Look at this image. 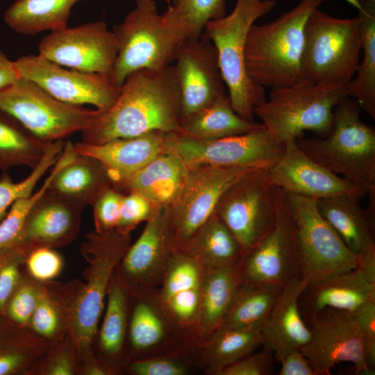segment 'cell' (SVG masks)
Segmentation results:
<instances>
[{
    "mask_svg": "<svg viewBox=\"0 0 375 375\" xmlns=\"http://www.w3.org/2000/svg\"><path fill=\"white\" fill-rule=\"evenodd\" d=\"M151 131L182 133L180 89L173 65L131 74L115 103L99 110L81 132V142L99 144Z\"/></svg>",
    "mask_w": 375,
    "mask_h": 375,
    "instance_id": "obj_1",
    "label": "cell"
},
{
    "mask_svg": "<svg viewBox=\"0 0 375 375\" xmlns=\"http://www.w3.org/2000/svg\"><path fill=\"white\" fill-rule=\"evenodd\" d=\"M324 0H301L278 18L250 28L245 45L247 74L259 85L278 88L303 80L305 26Z\"/></svg>",
    "mask_w": 375,
    "mask_h": 375,
    "instance_id": "obj_2",
    "label": "cell"
},
{
    "mask_svg": "<svg viewBox=\"0 0 375 375\" xmlns=\"http://www.w3.org/2000/svg\"><path fill=\"white\" fill-rule=\"evenodd\" d=\"M361 110L356 99L344 96L333 109L326 137L302 136L297 142L314 161L368 194L375 191V129L361 120Z\"/></svg>",
    "mask_w": 375,
    "mask_h": 375,
    "instance_id": "obj_3",
    "label": "cell"
},
{
    "mask_svg": "<svg viewBox=\"0 0 375 375\" xmlns=\"http://www.w3.org/2000/svg\"><path fill=\"white\" fill-rule=\"evenodd\" d=\"M277 4V0H236L229 14L209 22L203 33L217 50L219 67L232 107L249 121L254 120L255 107L267 97L265 88L253 82L246 70L247 35L255 22Z\"/></svg>",
    "mask_w": 375,
    "mask_h": 375,
    "instance_id": "obj_4",
    "label": "cell"
},
{
    "mask_svg": "<svg viewBox=\"0 0 375 375\" xmlns=\"http://www.w3.org/2000/svg\"><path fill=\"white\" fill-rule=\"evenodd\" d=\"M348 96L347 84H319L303 79L273 88L253 113L279 142L295 140L305 131L326 137L331 131L335 106Z\"/></svg>",
    "mask_w": 375,
    "mask_h": 375,
    "instance_id": "obj_5",
    "label": "cell"
},
{
    "mask_svg": "<svg viewBox=\"0 0 375 375\" xmlns=\"http://www.w3.org/2000/svg\"><path fill=\"white\" fill-rule=\"evenodd\" d=\"M124 20L113 26L117 54L111 81L121 87L133 72L172 65L186 40L158 12L154 0H137Z\"/></svg>",
    "mask_w": 375,
    "mask_h": 375,
    "instance_id": "obj_6",
    "label": "cell"
},
{
    "mask_svg": "<svg viewBox=\"0 0 375 375\" xmlns=\"http://www.w3.org/2000/svg\"><path fill=\"white\" fill-rule=\"evenodd\" d=\"M362 40L358 15L341 19L315 10L305 26L303 79L319 84H348L360 63Z\"/></svg>",
    "mask_w": 375,
    "mask_h": 375,
    "instance_id": "obj_7",
    "label": "cell"
},
{
    "mask_svg": "<svg viewBox=\"0 0 375 375\" xmlns=\"http://www.w3.org/2000/svg\"><path fill=\"white\" fill-rule=\"evenodd\" d=\"M130 235L116 230L93 232L82 246L90 266L87 283L77 297L72 314L71 329L79 353H85L97 333L105 297L115 267L130 247Z\"/></svg>",
    "mask_w": 375,
    "mask_h": 375,
    "instance_id": "obj_8",
    "label": "cell"
},
{
    "mask_svg": "<svg viewBox=\"0 0 375 375\" xmlns=\"http://www.w3.org/2000/svg\"><path fill=\"white\" fill-rule=\"evenodd\" d=\"M0 110L45 142L63 140L82 132L99 113L97 109L60 101L35 83L21 78L0 90Z\"/></svg>",
    "mask_w": 375,
    "mask_h": 375,
    "instance_id": "obj_9",
    "label": "cell"
},
{
    "mask_svg": "<svg viewBox=\"0 0 375 375\" xmlns=\"http://www.w3.org/2000/svg\"><path fill=\"white\" fill-rule=\"evenodd\" d=\"M282 190L267 171L252 170L232 183L220 197L215 212L237 239L243 253L255 247L273 228Z\"/></svg>",
    "mask_w": 375,
    "mask_h": 375,
    "instance_id": "obj_10",
    "label": "cell"
},
{
    "mask_svg": "<svg viewBox=\"0 0 375 375\" xmlns=\"http://www.w3.org/2000/svg\"><path fill=\"white\" fill-rule=\"evenodd\" d=\"M165 147L177 154L188 167L208 164L268 171L283 156L285 144L263 126L244 134L211 141L181 133H166Z\"/></svg>",
    "mask_w": 375,
    "mask_h": 375,
    "instance_id": "obj_11",
    "label": "cell"
},
{
    "mask_svg": "<svg viewBox=\"0 0 375 375\" xmlns=\"http://www.w3.org/2000/svg\"><path fill=\"white\" fill-rule=\"evenodd\" d=\"M285 194L297 229L302 281L308 285L331 274L358 268L360 257L348 249L320 215L316 200Z\"/></svg>",
    "mask_w": 375,
    "mask_h": 375,
    "instance_id": "obj_12",
    "label": "cell"
},
{
    "mask_svg": "<svg viewBox=\"0 0 375 375\" xmlns=\"http://www.w3.org/2000/svg\"><path fill=\"white\" fill-rule=\"evenodd\" d=\"M255 169L208 164L188 167L178 198L167 206L169 234L174 249L181 248L210 217L220 197L232 183Z\"/></svg>",
    "mask_w": 375,
    "mask_h": 375,
    "instance_id": "obj_13",
    "label": "cell"
},
{
    "mask_svg": "<svg viewBox=\"0 0 375 375\" xmlns=\"http://www.w3.org/2000/svg\"><path fill=\"white\" fill-rule=\"evenodd\" d=\"M301 257L295 223L282 190L272 230L243 253L238 265L241 283L284 285L301 277Z\"/></svg>",
    "mask_w": 375,
    "mask_h": 375,
    "instance_id": "obj_14",
    "label": "cell"
},
{
    "mask_svg": "<svg viewBox=\"0 0 375 375\" xmlns=\"http://www.w3.org/2000/svg\"><path fill=\"white\" fill-rule=\"evenodd\" d=\"M19 78L31 81L56 99L72 105H92L100 111L117 100L121 87L105 75L67 69L43 56H22L14 61Z\"/></svg>",
    "mask_w": 375,
    "mask_h": 375,
    "instance_id": "obj_15",
    "label": "cell"
},
{
    "mask_svg": "<svg viewBox=\"0 0 375 375\" xmlns=\"http://www.w3.org/2000/svg\"><path fill=\"white\" fill-rule=\"evenodd\" d=\"M38 51L39 55L62 67L110 78L117 42L106 23L97 21L51 31L41 40Z\"/></svg>",
    "mask_w": 375,
    "mask_h": 375,
    "instance_id": "obj_16",
    "label": "cell"
},
{
    "mask_svg": "<svg viewBox=\"0 0 375 375\" xmlns=\"http://www.w3.org/2000/svg\"><path fill=\"white\" fill-rule=\"evenodd\" d=\"M310 337L299 350L315 375H328L340 362H351L358 374H372L364 361L362 337L351 312L325 308L308 317Z\"/></svg>",
    "mask_w": 375,
    "mask_h": 375,
    "instance_id": "obj_17",
    "label": "cell"
},
{
    "mask_svg": "<svg viewBox=\"0 0 375 375\" xmlns=\"http://www.w3.org/2000/svg\"><path fill=\"white\" fill-rule=\"evenodd\" d=\"M173 65L181 94V123L226 95L217 50L203 34L186 40Z\"/></svg>",
    "mask_w": 375,
    "mask_h": 375,
    "instance_id": "obj_18",
    "label": "cell"
},
{
    "mask_svg": "<svg viewBox=\"0 0 375 375\" xmlns=\"http://www.w3.org/2000/svg\"><path fill=\"white\" fill-rule=\"evenodd\" d=\"M139 294L131 314L129 338L133 349L143 355L141 358L183 353L199 347V337L175 322L156 290L140 291Z\"/></svg>",
    "mask_w": 375,
    "mask_h": 375,
    "instance_id": "obj_19",
    "label": "cell"
},
{
    "mask_svg": "<svg viewBox=\"0 0 375 375\" xmlns=\"http://www.w3.org/2000/svg\"><path fill=\"white\" fill-rule=\"evenodd\" d=\"M270 182L286 194L318 199L347 194L363 197L367 192L307 156L297 140L285 143L280 160L267 171Z\"/></svg>",
    "mask_w": 375,
    "mask_h": 375,
    "instance_id": "obj_20",
    "label": "cell"
},
{
    "mask_svg": "<svg viewBox=\"0 0 375 375\" xmlns=\"http://www.w3.org/2000/svg\"><path fill=\"white\" fill-rule=\"evenodd\" d=\"M174 250L167 206L156 207L142 233L120 261L124 274L139 292L156 290Z\"/></svg>",
    "mask_w": 375,
    "mask_h": 375,
    "instance_id": "obj_21",
    "label": "cell"
},
{
    "mask_svg": "<svg viewBox=\"0 0 375 375\" xmlns=\"http://www.w3.org/2000/svg\"><path fill=\"white\" fill-rule=\"evenodd\" d=\"M83 209L47 190L31 209L13 247L28 253L37 247L71 241L78 231Z\"/></svg>",
    "mask_w": 375,
    "mask_h": 375,
    "instance_id": "obj_22",
    "label": "cell"
},
{
    "mask_svg": "<svg viewBox=\"0 0 375 375\" xmlns=\"http://www.w3.org/2000/svg\"><path fill=\"white\" fill-rule=\"evenodd\" d=\"M306 287L301 277L286 283L261 328L262 346L278 360L292 350L300 349L310 339V329L299 308L300 297Z\"/></svg>",
    "mask_w": 375,
    "mask_h": 375,
    "instance_id": "obj_23",
    "label": "cell"
},
{
    "mask_svg": "<svg viewBox=\"0 0 375 375\" xmlns=\"http://www.w3.org/2000/svg\"><path fill=\"white\" fill-rule=\"evenodd\" d=\"M367 195L369 204L366 209L360 204L362 197L358 196L341 194L316 199L320 215L359 257L375 249V192Z\"/></svg>",
    "mask_w": 375,
    "mask_h": 375,
    "instance_id": "obj_24",
    "label": "cell"
},
{
    "mask_svg": "<svg viewBox=\"0 0 375 375\" xmlns=\"http://www.w3.org/2000/svg\"><path fill=\"white\" fill-rule=\"evenodd\" d=\"M166 133L151 131L103 144H74L77 153L98 159L107 169L112 185L140 169L166 151Z\"/></svg>",
    "mask_w": 375,
    "mask_h": 375,
    "instance_id": "obj_25",
    "label": "cell"
},
{
    "mask_svg": "<svg viewBox=\"0 0 375 375\" xmlns=\"http://www.w3.org/2000/svg\"><path fill=\"white\" fill-rule=\"evenodd\" d=\"M188 172L183 160L173 151L166 150L112 187L124 194L138 192L156 207L169 206L178 198Z\"/></svg>",
    "mask_w": 375,
    "mask_h": 375,
    "instance_id": "obj_26",
    "label": "cell"
},
{
    "mask_svg": "<svg viewBox=\"0 0 375 375\" xmlns=\"http://www.w3.org/2000/svg\"><path fill=\"white\" fill-rule=\"evenodd\" d=\"M308 317L325 308L352 312L360 304L375 301V283L358 268L328 276L307 285Z\"/></svg>",
    "mask_w": 375,
    "mask_h": 375,
    "instance_id": "obj_27",
    "label": "cell"
},
{
    "mask_svg": "<svg viewBox=\"0 0 375 375\" xmlns=\"http://www.w3.org/2000/svg\"><path fill=\"white\" fill-rule=\"evenodd\" d=\"M112 187L108 172L98 159L78 153L57 172L47 190L84 208Z\"/></svg>",
    "mask_w": 375,
    "mask_h": 375,
    "instance_id": "obj_28",
    "label": "cell"
},
{
    "mask_svg": "<svg viewBox=\"0 0 375 375\" xmlns=\"http://www.w3.org/2000/svg\"><path fill=\"white\" fill-rule=\"evenodd\" d=\"M178 249L206 269L237 266L243 254L237 239L215 212Z\"/></svg>",
    "mask_w": 375,
    "mask_h": 375,
    "instance_id": "obj_29",
    "label": "cell"
},
{
    "mask_svg": "<svg viewBox=\"0 0 375 375\" xmlns=\"http://www.w3.org/2000/svg\"><path fill=\"white\" fill-rule=\"evenodd\" d=\"M240 283L238 265L206 269L197 327L201 343L221 326Z\"/></svg>",
    "mask_w": 375,
    "mask_h": 375,
    "instance_id": "obj_30",
    "label": "cell"
},
{
    "mask_svg": "<svg viewBox=\"0 0 375 375\" xmlns=\"http://www.w3.org/2000/svg\"><path fill=\"white\" fill-rule=\"evenodd\" d=\"M261 328L219 327L200 344V363L209 374L218 375L226 367L262 346Z\"/></svg>",
    "mask_w": 375,
    "mask_h": 375,
    "instance_id": "obj_31",
    "label": "cell"
},
{
    "mask_svg": "<svg viewBox=\"0 0 375 375\" xmlns=\"http://www.w3.org/2000/svg\"><path fill=\"white\" fill-rule=\"evenodd\" d=\"M263 126L261 122L240 117L232 107L228 95L221 97L181 123L182 133L206 141L244 134Z\"/></svg>",
    "mask_w": 375,
    "mask_h": 375,
    "instance_id": "obj_32",
    "label": "cell"
},
{
    "mask_svg": "<svg viewBox=\"0 0 375 375\" xmlns=\"http://www.w3.org/2000/svg\"><path fill=\"white\" fill-rule=\"evenodd\" d=\"M81 0H16L4 21L15 32L33 35L67 26L71 9Z\"/></svg>",
    "mask_w": 375,
    "mask_h": 375,
    "instance_id": "obj_33",
    "label": "cell"
},
{
    "mask_svg": "<svg viewBox=\"0 0 375 375\" xmlns=\"http://www.w3.org/2000/svg\"><path fill=\"white\" fill-rule=\"evenodd\" d=\"M358 9L362 23L363 58L355 78L347 84L348 96L375 119V0H349Z\"/></svg>",
    "mask_w": 375,
    "mask_h": 375,
    "instance_id": "obj_34",
    "label": "cell"
},
{
    "mask_svg": "<svg viewBox=\"0 0 375 375\" xmlns=\"http://www.w3.org/2000/svg\"><path fill=\"white\" fill-rule=\"evenodd\" d=\"M283 287L240 282L219 327L262 328Z\"/></svg>",
    "mask_w": 375,
    "mask_h": 375,
    "instance_id": "obj_35",
    "label": "cell"
},
{
    "mask_svg": "<svg viewBox=\"0 0 375 375\" xmlns=\"http://www.w3.org/2000/svg\"><path fill=\"white\" fill-rule=\"evenodd\" d=\"M48 143L13 117L0 110V169L6 172L16 165L34 168L42 158Z\"/></svg>",
    "mask_w": 375,
    "mask_h": 375,
    "instance_id": "obj_36",
    "label": "cell"
},
{
    "mask_svg": "<svg viewBox=\"0 0 375 375\" xmlns=\"http://www.w3.org/2000/svg\"><path fill=\"white\" fill-rule=\"evenodd\" d=\"M162 14L169 26L185 40L201 36L206 24L226 15V0H167Z\"/></svg>",
    "mask_w": 375,
    "mask_h": 375,
    "instance_id": "obj_37",
    "label": "cell"
},
{
    "mask_svg": "<svg viewBox=\"0 0 375 375\" xmlns=\"http://www.w3.org/2000/svg\"><path fill=\"white\" fill-rule=\"evenodd\" d=\"M106 309L99 333L102 351L110 356L122 350L127 326L128 299L125 287L113 276L107 292Z\"/></svg>",
    "mask_w": 375,
    "mask_h": 375,
    "instance_id": "obj_38",
    "label": "cell"
},
{
    "mask_svg": "<svg viewBox=\"0 0 375 375\" xmlns=\"http://www.w3.org/2000/svg\"><path fill=\"white\" fill-rule=\"evenodd\" d=\"M65 142L57 140L49 142L46 147L44 155L40 162L33 168L31 174L24 180L12 182L9 174L4 173L0 178V222L6 217L8 209L18 199L28 197L51 167L60 157Z\"/></svg>",
    "mask_w": 375,
    "mask_h": 375,
    "instance_id": "obj_39",
    "label": "cell"
},
{
    "mask_svg": "<svg viewBox=\"0 0 375 375\" xmlns=\"http://www.w3.org/2000/svg\"><path fill=\"white\" fill-rule=\"evenodd\" d=\"M29 362L30 351L21 328L0 315V375L18 374Z\"/></svg>",
    "mask_w": 375,
    "mask_h": 375,
    "instance_id": "obj_40",
    "label": "cell"
},
{
    "mask_svg": "<svg viewBox=\"0 0 375 375\" xmlns=\"http://www.w3.org/2000/svg\"><path fill=\"white\" fill-rule=\"evenodd\" d=\"M40 294L33 287L20 281L1 315L15 326L27 325L38 305Z\"/></svg>",
    "mask_w": 375,
    "mask_h": 375,
    "instance_id": "obj_41",
    "label": "cell"
},
{
    "mask_svg": "<svg viewBox=\"0 0 375 375\" xmlns=\"http://www.w3.org/2000/svg\"><path fill=\"white\" fill-rule=\"evenodd\" d=\"M184 353L137 359L131 362L129 370L135 375H186L190 364L182 358Z\"/></svg>",
    "mask_w": 375,
    "mask_h": 375,
    "instance_id": "obj_42",
    "label": "cell"
},
{
    "mask_svg": "<svg viewBox=\"0 0 375 375\" xmlns=\"http://www.w3.org/2000/svg\"><path fill=\"white\" fill-rule=\"evenodd\" d=\"M26 253L19 247L0 249V315L21 281L19 265Z\"/></svg>",
    "mask_w": 375,
    "mask_h": 375,
    "instance_id": "obj_43",
    "label": "cell"
},
{
    "mask_svg": "<svg viewBox=\"0 0 375 375\" xmlns=\"http://www.w3.org/2000/svg\"><path fill=\"white\" fill-rule=\"evenodd\" d=\"M156 208L149 199L138 192H131L124 194L116 231L130 235L139 224L147 222L151 217Z\"/></svg>",
    "mask_w": 375,
    "mask_h": 375,
    "instance_id": "obj_44",
    "label": "cell"
},
{
    "mask_svg": "<svg viewBox=\"0 0 375 375\" xmlns=\"http://www.w3.org/2000/svg\"><path fill=\"white\" fill-rule=\"evenodd\" d=\"M124 194L113 187L108 188L92 206L96 232L106 233L116 230Z\"/></svg>",
    "mask_w": 375,
    "mask_h": 375,
    "instance_id": "obj_45",
    "label": "cell"
},
{
    "mask_svg": "<svg viewBox=\"0 0 375 375\" xmlns=\"http://www.w3.org/2000/svg\"><path fill=\"white\" fill-rule=\"evenodd\" d=\"M26 256L27 268L31 274L38 280L52 279L61 271L62 258L49 247H37L28 251Z\"/></svg>",
    "mask_w": 375,
    "mask_h": 375,
    "instance_id": "obj_46",
    "label": "cell"
},
{
    "mask_svg": "<svg viewBox=\"0 0 375 375\" xmlns=\"http://www.w3.org/2000/svg\"><path fill=\"white\" fill-rule=\"evenodd\" d=\"M272 352L263 348L226 367L218 375H267L272 373Z\"/></svg>",
    "mask_w": 375,
    "mask_h": 375,
    "instance_id": "obj_47",
    "label": "cell"
},
{
    "mask_svg": "<svg viewBox=\"0 0 375 375\" xmlns=\"http://www.w3.org/2000/svg\"><path fill=\"white\" fill-rule=\"evenodd\" d=\"M31 322L33 328L44 337H51L58 330L59 315L53 303L44 294H40Z\"/></svg>",
    "mask_w": 375,
    "mask_h": 375,
    "instance_id": "obj_48",
    "label": "cell"
},
{
    "mask_svg": "<svg viewBox=\"0 0 375 375\" xmlns=\"http://www.w3.org/2000/svg\"><path fill=\"white\" fill-rule=\"evenodd\" d=\"M362 341H375V301L360 304L352 312Z\"/></svg>",
    "mask_w": 375,
    "mask_h": 375,
    "instance_id": "obj_49",
    "label": "cell"
},
{
    "mask_svg": "<svg viewBox=\"0 0 375 375\" xmlns=\"http://www.w3.org/2000/svg\"><path fill=\"white\" fill-rule=\"evenodd\" d=\"M279 375H315L308 359L299 349L292 350L278 359Z\"/></svg>",
    "mask_w": 375,
    "mask_h": 375,
    "instance_id": "obj_50",
    "label": "cell"
},
{
    "mask_svg": "<svg viewBox=\"0 0 375 375\" xmlns=\"http://www.w3.org/2000/svg\"><path fill=\"white\" fill-rule=\"evenodd\" d=\"M19 78L14 61L10 60L0 50V90L9 86Z\"/></svg>",
    "mask_w": 375,
    "mask_h": 375,
    "instance_id": "obj_51",
    "label": "cell"
},
{
    "mask_svg": "<svg viewBox=\"0 0 375 375\" xmlns=\"http://www.w3.org/2000/svg\"><path fill=\"white\" fill-rule=\"evenodd\" d=\"M73 372L74 367L69 356L67 353H61L53 360L47 373L50 375H71Z\"/></svg>",
    "mask_w": 375,
    "mask_h": 375,
    "instance_id": "obj_52",
    "label": "cell"
},
{
    "mask_svg": "<svg viewBox=\"0 0 375 375\" xmlns=\"http://www.w3.org/2000/svg\"><path fill=\"white\" fill-rule=\"evenodd\" d=\"M358 268L369 282L375 283V249L360 257Z\"/></svg>",
    "mask_w": 375,
    "mask_h": 375,
    "instance_id": "obj_53",
    "label": "cell"
},
{
    "mask_svg": "<svg viewBox=\"0 0 375 375\" xmlns=\"http://www.w3.org/2000/svg\"><path fill=\"white\" fill-rule=\"evenodd\" d=\"M85 373L88 375H106L108 372L106 368L97 362L88 364Z\"/></svg>",
    "mask_w": 375,
    "mask_h": 375,
    "instance_id": "obj_54",
    "label": "cell"
},
{
    "mask_svg": "<svg viewBox=\"0 0 375 375\" xmlns=\"http://www.w3.org/2000/svg\"><path fill=\"white\" fill-rule=\"evenodd\" d=\"M134 1H137V0H134Z\"/></svg>",
    "mask_w": 375,
    "mask_h": 375,
    "instance_id": "obj_55",
    "label": "cell"
}]
</instances>
